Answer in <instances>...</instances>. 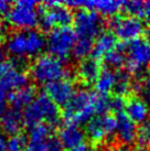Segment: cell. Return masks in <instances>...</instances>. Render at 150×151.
Here are the masks:
<instances>
[{"label": "cell", "instance_id": "1", "mask_svg": "<svg viewBox=\"0 0 150 151\" xmlns=\"http://www.w3.org/2000/svg\"><path fill=\"white\" fill-rule=\"evenodd\" d=\"M46 44L43 34L35 30L18 31L11 34L7 41V50L17 59L35 56Z\"/></svg>", "mask_w": 150, "mask_h": 151}, {"label": "cell", "instance_id": "2", "mask_svg": "<svg viewBox=\"0 0 150 151\" xmlns=\"http://www.w3.org/2000/svg\"><path fill=\"white\" fill-rule=\"evenodd\" d=\"M25 125L31 127L39 124L56 125L60 120V110L58 105L46 94H41L25 109Z\"/></svg>", "mask_w": 150, "mask_h": 151}, {"label": "cell", "instance_id": "3", "mask_svg": "<svg viewBox=\"0 0 150 151\" xmlns=\"http://www.w3.org/2000/svg\"><path fill=\"white\" fill-rule=\"evenodd\" d=\"M94 114V93L81 89L75 93L70 103L64 106L62 115L66 125L77 126L88 122Z\"/></svg>", "mask_w": 150, "mask_h": 151}, {"label": "cell", "instance_id": "4", "mask_svg": "<svg viewBox=\"0 0 150 151\" xmlns=\"http://www.w3.org/2000/svg\"><path fill=\"white\" fill-rule=\"evenodd\" d=\"M30 74L38 84H50L63 80L66 76V70L62 61L52 55H41L33 62Z\"/></svg>", "mask_w": 150, "mask_h": 151}, {"label": "cell", "instance_id": "5", "mask_svg": "<svg viewBox=\"0 0 150 151\" xmlns=\"http://www.w3.org/2000/svg\"><path fill=\"white\" fill-rule=\"evenodd\" d=\"M74 16L70 8L58 1H46L39 10V24L43 31H52L55 28L69 27Z\"/></svg>", "mask_w": 150, "mask_h": 151}, {"label": "cell", "instance_id": "6", "mask_svg": "<svg viewBox=\"0 0 150 151\" xmlns=\"http://www.w3.org/2000/svg\"><path fill=\"white\" fill-rule=\"evenodd\" d=\"M76 40L74 30L70 27L55 28L50 31L45 45L52 56L60 61H66L73 51Z\"/></svg>", "mask_w": 150, "mask_h": 151}, {"label": "cell", "instance_id": "7", "mask_svg": "<svg viewBox=\"0 0 150 151\" xmlns=\"http://www.w3.org/2000/svg\"><path fill=\"white\" fill-rule=\"evenodd\" d=\"M35 1H18L10 8L7 18L10 24L21 31L32 30L39 24V11L35 9Z\"/></svg>", "mask_w": 150, "mask_h": 151}, {"label": "cell", "instance_id": "8", "mask_svg": "<svg viewBox=\"0 0 150 151\" xmlns=\"http://www.w3.org/2000/svg\"><path fill=\"white\" fill-rule=\"evenodd\" d=\"M74 32L76 37L82 39L93 40L95 37H100L104 29V20L100 13L92 10L81 9L75 13L74 19Z\"/></svg>", "mask_w": 150, "mask_h": 151}, {"label": "cell", "instance_id": "9", "mask_svg": "<svg viewBox=\"0 0 150 151\" xmlns=\"http://www.w3.org/2000/svg\"><path fill=\"white\" fill-rule=\"evenodd\" d=\"M126 67L129 73L137 74L150 65V41L144 39L133 40L127 45Z\"/></svg>", "mask_w": 150, "mask_h": 151}, {"label": "cell", "instance_id": "10", "mask_svg": "<svg viewBox=\"0 0 150 151\" xmlns=\"http://www.w3.org/2000/svg\"><path fill=\"white\" fill-rule=\"evenodd\" d=\"M109 27L114 31V35L123 41L137 40L145 31L142 21L136 17H114L109 20Z\"/></svg>", "mask_w": 150, "mask_h": 151}, {"label": "cell", "instance_id": "11", "mask_svg": "<svg viewBox=\"0 0 150 151\" xmlns=\"http://www.w3.org/2000/svg\"><path fill=\"white\" fill-rule=\"evenodd\" d=\"M117 119L112 115H102L93 117L86 125V134L91 141L100 143L116 134Z\"/></svg>", "mask_w": 150, "mask_h": 151}, {"label": "cell", "instance_id": "12", "mask_svg": "<svg viewBox=\"0 0 150 151\" xmlns=\"http://www.w3.org/2000/svg\"><path fill=\"white\" fill-rule=\"evenodd\" d=\"M28 75L16 65L0 78V113L7 108L6 104L9 101V96L18 89L28 86Z\"/></svg>", "mask_w": 150, "mask_h": 151}, {"label": "cell", "instance_id": "13", "mask_svg": "<svg viewBox=\"0 0 150 151\" xmlns=\"http://www.w3.org/2000/svg\"><path fill=\"white\" fill-rule=\"evenodd\" d=\"M67 8H81L84 10H92L103 16L114 17L123 7V1L116 0H89V1H65L62 2Z\"/></svg>", "mask_w": 150, "mask_h": 151}, {"label": "cell", "instance_id": "14", "mask_svg": "<svg viewBox=\"0 0 150 151\" xmlns=\"http://www.w3.org/2000/svg\"><path fill=\"white\" fill-rule=\"evenodd\" d=\"M45 94L58 106H65L74 96V84L67 78L56 81L45 85Z\"/></svg>", "mask_w": 150, "mask_h": 151}, {"label": "cell", "instance_id": "15", "mask_svg": "<svg viewBox=\"0 0 150 151\" xmlns=\"http://www.w3.org/2000/svg\"><path fill=\"white\" fill-rule=\"evenodd\" d=\"M25 125L23 115L20 110L13 108H6L0 113V127L7 134H20L21 128Z\"/></svg>", "mask_w": 150, "mask_h": 151}, {"label": "cell", "instance_id": "16", "mask_svg": "<svg viewBox=\"0 0 150 151\" xmlns=\"http://www.w3.org/2000/svg\"><path fill=\"white\" fill-rule=\"evenodd\" d=\"M117 130L116 134L118 139L124 145H130L136 141L137 137V127L136 124L130 120L128 116L124 113L117 115Z\"/></svg>", "mask_w": 150, "mask_h": 151}, {"label": "cell", "instance_id": "17", "mask_svg": "<svg viewBox=\"0 0 150 151\" xmlns=\"http://www.w3.org/2000/svg\"><path fill=\"white\" fill-rule=\"evenodd\" d=\"M60 141L62 142L63 147L71 150L81 143H84L85 134L83 130L74 125H66L60 131Z\"/></svg>", "mask_w": 150, "mask_h": 151}, {"label": "cell", "instance_id": "18", "mask_svg": "<svg viewBox=\"0 0 150 151\" xmlns=\"http://www.w3.org/2000/svg\"><path fill=\"white\" fill-rule=\"evenodd\" d=\"M35 93H37L35 88L31 85L25 86L16 92H13L9 96V103H10L11 108L20 110V111L21 109L27 108L35 98Z\"/></svg>", "mask_w": 150, "mask_h": 151}, {"label": "cell", "instance_id": "19", "mask_svg": "<svg viewBox=\"0 0 150 151\" xmlns=\"http://www.w3.org/2000/svg\"><path fill=\"white\" fill-rule=\"evenodd\" d=\"M126 115L135 124H145L149 116V108L142 99L131 98L126 103Z\"/></svg>", "mask_w": 150, "mask_h": 151}, {"label": "cell", "instance_id": "20", "mask_svg": "<svg viewBox=\"0 0 150 151\" xmlns=\"http://www.w3.org/2000/svg\"><path fill=\"white\" fill-rule=\"evenodd\" d=\"M117 46L116 37L112 33L104 32L96 39L95 43L93 45L92 56L93 59L98 60L100 58H104L105 55L109 53Z\"/></svg>", "mask_w": 150, "mask_h": 151}, {"label": "cell", "instance_id": "21", "mask_svg": "<svg viewBox=\"0 0 150 151\" xmlns=\"http://www.w3.org/2000/svg\"><path fill=\"white\" fill-rule=\"evenodd\" d=\"M100 74V65L95 59L83 60L79 66V75L85 83L91 84L96 82Z\"/></svg>", "mask_w": 150, "mask_h": 151}, {"label": "cell", "instance_id": "22", "mask_svg": "<svg viewBox=\"0 0 150 151\" xmlns=\"http://www.w3.org/2000/svg\"><path fill=\"white\" fill-rule=\"evenodd\" d=\"M115 83H116V74L112 70L106 68L100 71V76L95 82V88L98 94L107 95V93L114 89Z\"/></svg>", "mask_w": 150, "mask_h": 151}, {"label": "cell", "instance_id": "23", "mask_svg": "<svg viewBox=\"0 0 150 151\" xmlns=\"http://www.w3.org/2000/svg\"><path fill=\"white\" fill-rule=\"evenodd\" d=\"M126 50L127 45L125 44H119L117 45L114 50H112L109 53L104 56V62L108 67L118 68L126 63Z\"/></svg>", "mask_w": 150, "mask_h": 151}, {"label": "cell", "instance_id": "24", "mask_svg": "<svg viewBox=\"0 0 150 151\" xmlns=\"http://www.w3.org/2000/svg\"><path fill=\"white\" fill-rule=\"evenodd\" d=\"M52 126L48 124H39L30 128L29 139L31 142H45L51 137Z\"/></svg>", "mask_w": 150, "mask_h": 151}, {"label": "cell", "instance_id": "25", "mask_svg": "<svg viewBox=\"0 0 150 151\" xmlns=\"http://www.w3.org/2000/svg\"><path fill=\"white\" fill-rule=\"evenodd\" d=\"M93 40H88V39H82L79 38L76 40L74 44L72 54L75 59L77 60H85L89 54H92L93 51Z\"/></svg>", "mask_w": 150, "mask_h": 151}, {"label": "cell", "instance_id": "26", "mask_svg": "<svg viewBox=\"0 0 150 151\" xmlns=\"http://www.w3.org/2000/svg\"><path fill=\"white\" fill-rule=\"evenodd\" d=\"M133 88L131 82H130L129 74L127 72H119L116 74V83L114 86V91L117 94V96L124 97L130 92Z\"/></svg>", "mask_w": 150, "mask_h": 151}, {"label": "cell", "instance_id": "27", "mask_svg": "<svg viewBox=\"0 0 150 151\" xmlns=\"http://www.w3.org/2000/svg\"><path fill=\"white\" fill-rule=\"evenodd\" d=\"M150 141V122H146L142 124L141 127L137 130V137H136V145L139 150H145L149 146Z\"/></svg>", "mask_w": 150, "mask_h": 151}, {"label": "cell", "instance_id": "28", "mask_svg": "<svg viewBox=\"0 0 150 151\" xmlns=\"http://www.w3.org/2000/svg\"><path fill=\"white\" fill-rule=\"evenodd\" d=\"M94 109L98 116L106 115V113L110 110V98L104 94L94 93Z\"/></svg>", "mask_w": 150, "mask_h": 151}, {"label": "cell", "instance_id": "29", "mask_svg": "<svg viewBox=\"0 0 150 151\" xmlns=\"http://www.w3.org/2000/svg\"><path fill=\"white\" fill-rule=\"evenodd\" d=\"M27 146H28V139L21 132L13 134L7 140L8 151H25Z\"/></svg>", "mask_w": 150, "mask_h": 151}, {"label": "cell", "instance_id": "30", "mask_svg": "<svg viewBox=\"0 0 150 151\" xmlns=\"http://www.w3.org/2000/svg\"><path fill=\"white\" fill-rule=\"evenodd\" d=\"M121 8L127 13H129L131 17H141L144 16V2L139 0H130L124 1Z\"/></svg>", "mask_w": 150, "mask_h": 151}, {"label": "cell", "instance_id": "31", "mask_svg": "<svg viewBox=\"0 0 150 151\" xmlns=\"http://www.w3.org/2000/svg\"><path fill=\"white\" fill-rule=\"evenodd\" d=\"M63 145L58 137L51 136L50 138L44 142V150L45 151H63Z\"/></svg>", "mask_w": 150, "mask_h": 151}, {"label": "cell", "instance_id": "32", "mask_svg": "<svg viewBox=\"0 0 150 151\" xmlns=\"http://www.w3.org/2000/svg\"><path fill=\"white\" fill-rule=\"evenodd\" d=\"M126 107V103L124 101V97L120 96H115L110 98V110H112L114 113L118 114L123 113L124 108Z\"/></svg>", "mask_w": 150, "mask_h": 151}, {"label": "cell", "instance_id": "33", "mask_svg": "<svg viewBox=\"0 0 150 151\" xmlns=\"http://www.w3.org/2000/svg\"><path fill=\"white\" fill-rule=\"evenodd\" d=\"M14 65H16V64L13 63V62H11V61H4V60H2V61L0 62V78H1L10 68H12Z\"/></svg>", "mask_w": 150, "mask_h": 151}, {"label": "cell", "instance_id": "34", "mask_svg": "<svg viewBox=\"0 0 150 151\" xmlns=\"http://www.w3.org/2000/svg\"><path fill=\"white\" fill-rule=\"evenodd\" d=\"M25 151H45L44 150V142H31V141H29Z\"/></svg>", "mask_w": 150, "mask_h": 151}, {"label": "cell", "instance_id": "35", "mask_svg": "<svg viewBox=\"0 0 150 151\" xmlns=\"http://www.w3.org/2000/svg\"><path fill=\"white\" fill-rule=\"evenodd\" d=\"M9 10H10V4L4 0H0V14L8 12Z\"/></svg>", "mask_w": 150, "mask_h": 151}, {"label": "cell", "instance_id": "36", "mask_svg": "<svg viewBox=\"0 0 150 151\" xmlns=\"http://www.w3.org/2000/svg\"><path fill=\"white\" fill-rule=\"evenodd\" d=\"M144 17L150 21V1L144 2Z\"/></svg>", "mask_w": 150, "mask_h": 151}, {"label": "cell", "instance_id": "37", "mask_svg": "<svg viewBox=\"0 0 150 151\" xmlns=\"http://www.w3.org/2000/svg\"><path fill=\"white\" fill-rule=\"evenodd\" d=\"M140 91H144V92L150 93V74L145 78V82H144V87L140 88ZM139 91V92H140Z\"/></svg>", "mask_w": 150, "mask_h": 151}, {"label": "cell", "instance_id": "38", "mask_svg": "<svg viewBox=\"0 0 150 151\" xmlns=\"http://www.w3.org/2000/svg\"><path fill=\"white\" fill-rule=\"evenodd\" d=\"M0 151H8L7 139L4 138V136H2V134H0Z\"/></svg>", "mask_w": 150, "mask_h": 151}, {"label": "cell", "instance_id": "39", "mask_svg": "<svg viewBox=\"0 0 150 151\" xmlns=\"http://www.w3.org/2000/svg\"><path fill=\"white\" fill-rule=\"evenodd\" d=\"M89 149H88L87 145L84 142V143H81V145H79V146H76L75 148H73V149H71L70 151H88Z\"/></svg>", "mask_w": 150, "mask_h": 151}, {"label": "cell", "instance_id": "40", "mask_svg": "<svg viewBox=\"0 0 150 151\" xmlns=\"http://www.w3.org/2000/svg\"><path fill=\"white\" fill-rule=\"evenodd\" d=\"M110 151H131L128 147H126V146H120V147H116L114 148L112 150Z\"/></svg>", "mask_w": 150, "mask_h": 151}, {"label": "cell", "instance_id": "41", "mask_svg": "<svg viewBox=\"0 0 150 151\" xmlns=\"http://www.w3.org/2000/svg\"><path fill=\"white\" fill-rule=\"evenodd\" d=\"M4 28H0V45H1V43L4 41Z\"/></svg>", "mask_w": 150, "mask_h": 151}, {"label": "cell", "instance_id": "42", "mask_svg": "<svg viewBox=\"0 0 150 151\" xmlns=\"http://www.w3.org/2000/svg\"><path fill=\"white\" fill-rule=\"evenodd\" d=\"M4 59V49H2V46L0 45V62L2 61Z\"/></svg>", "mask_w": 150, "mask_h": 151}, {"label": "cell", "instance_id": "43", "mask_svg": "<svg viewBox=\"0 0 150 151\" xmlns=\"http://www.w3.org/2000/svg\"><path fill=\"white\" fill-rule=\"evenodd\" d=\"M0 28H2V24H1V20H0Z\"/></svg>", "mask_w": 150, "mask_h": 151}, {"label": "cell", "instance_id": "44", "mask_svg": "<svg viewBox=\"0 0 150 151\" xmlns=\"http://www.w3.org/2000/svg\"><path fill=\"white\" fill-rule=\"evenodd\" d=\"M148 148H149V150H150V141H149V146H148Z\"/></svg>", "mask_w": 150, "mask_h": 151}, {"label": "cell", "instance_id": "45", "mask_svg": "<svg viewBox=\"0 0 150 151\" xmlns=\"http://www.w3.org/2000/svg\"><path fill=\"white\" fill-rule=\"evenodd\" d=\"M88 151H95V150H88Z\"/></svg>", "mask_w": 150, "mask_h": 151}]
</instances>
